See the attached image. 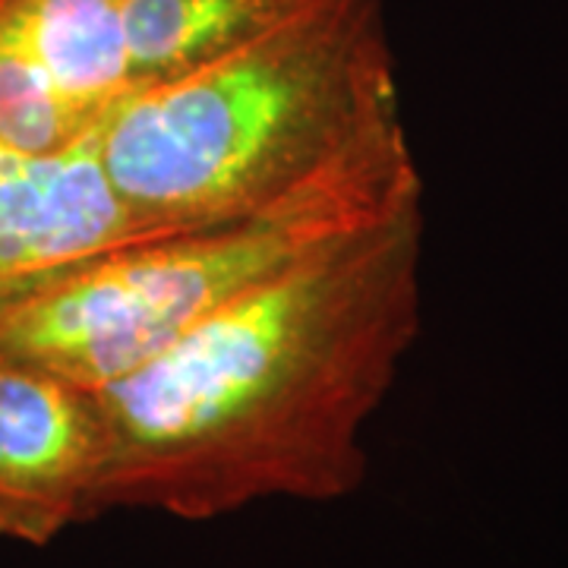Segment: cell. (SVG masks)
I'll use <instances>...</instances> for the list:
<instances>
[{"instance_id":"cell-7","label":"cell","mask_w":568,"mask_h":568,"mask_svg":"<svg viewBox=\"0 0 568 568\" xmlns=\"http://www.w3.org/2000/svg\"><path fill=\"white\" fill-rule=\"evenodd\" d=\"M310 0H123L140 89L178 80L260 39Z\"/></svg>"},{"instance_id":"cell-5","label":"cell","mask_w":568,"mask_h":568,"mask_svg":"<svg viewBox=\"0 0 568 568\" xmlns=\"http://www.w3.org/2000/svg\"><path fill=\"white\" fill-rule=\"evenodd\" d=\"M99 126L0 178V320L80 263L164 237L133 222L104 181Z\"/></svg>"},{"instance_id":"cell-4","label":"cell","mask_w":568,"mask_h":568,"mask_svg":"<svg viewBox=\"0 0 568 568\" xmlns=\"http://www.w3.org/2000/svg\"><path fill=\"white\" fill-rule=\"evenodd\" d=\"M102 467L95 388L0 351V537L48 547L99 518Z\"/></svg>"},{"instance_id":"cell-2","label":"cell","mask_w":568,"mask_h":568,"mask_svg":"<svg viewBox=\"0 0 568 568\" xmlns=\"http://www.w3.org/2000/svg\"><path fill=\"white\" fill-rule=\"evenodd\" d=\"M405 126L383 0H310L200 70L136 89L99 126L104 181L152 234L282 200Z\"/></svg>"},{"instance_id":"cell-8","label":"cell","mask_w":568,"mask_h":568,"mask_svg":"<svg viewBox=\"0 0 568 568\" xmlns=\"http://www.w3.org/2000/svg\"><path fill=\"white\" fill-rule=\"evenodd\" d=\"M102 118H92L73 102H67L36 63L20 54L13 44L0 41V149L3 152L20 159H51L70 149L73 142H80L85 133H92Z\"/></svg>"},{"instance_id":"cell-3","label":"cell","mask_w":568,"mask_h":568,"mask_svg":"<svg viewBox=\"0 0 568 568\" xmlns=\"http://www.w3.org/2000/svg\"><path fill=\"white\" fill-rule=\"evenodd\" d=\"M410 205H424V178L398 126L256 212L70 268L0 320V351L102 388L222 306Z\"/></svg>"},{"instance_id":"cell-1","label":"cell","mask_w":568,"mask_h":568,"mask_svg":"<svg viewBox=\"0 0 568 568\" xmlns=\"http://www.w3.org/2000/svg\"><path fill=\"white\" fill-rule=\"evenodd\" d=\"M424 205L260 284L95 388L99 515L212 521L364 487V433L420 335Z\"/></svg>"},{"instance_id":"cell-6","label":"cell","mask_w":568,"mask_h":568,"mask_svg":"<svg viewBox=\"0 0 568 568\" xmlns=\"http://www.w3.org/2000/svg\"><path fill=\"white\" fill-rule=\"evenodd\" d=\"M0 41L92 118L140 89L123 32V0H0Z\"/></svg>"}]
</instances>
